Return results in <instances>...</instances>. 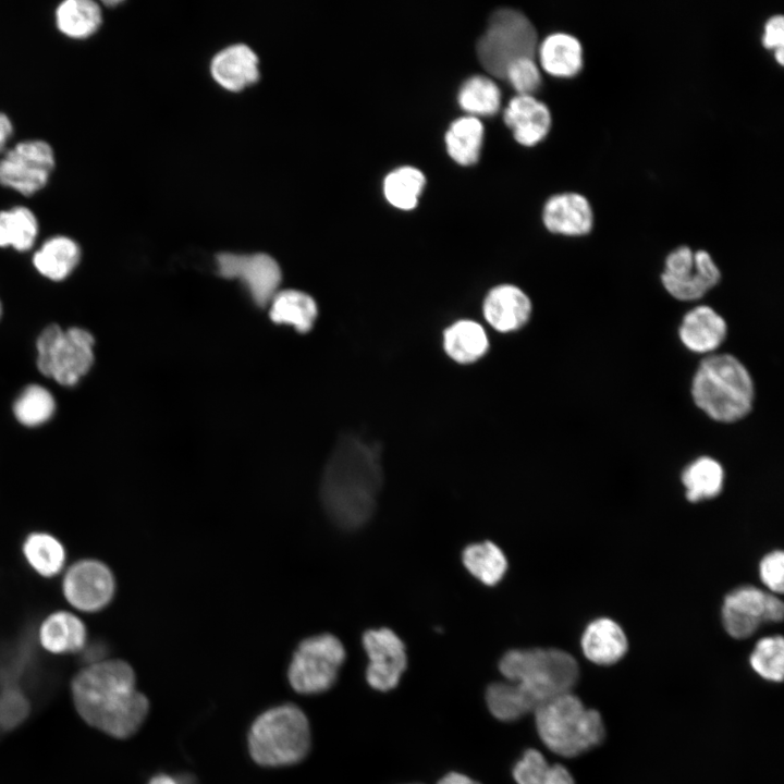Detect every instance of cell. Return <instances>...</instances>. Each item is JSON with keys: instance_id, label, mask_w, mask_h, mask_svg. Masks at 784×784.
Wrapping results in <instances>:
<instances>
[{"instance_id": "cell-36", "label": "cell", "mask_w": 784, "mask_h": 784, "mask_svg": "<svg viewBox=\"0 0 784 784\" xmlns=\"http://www.w3.org/2000/svg\"><path fill=\"white\" fill-rule=\"evenodd\" d=\"M54 409L56 402L52 394L38 384L26 387L13 405L15 418L27 427L45 424L52 417Z\"/></svg>"}, {"instance_id": "cell-37", "label": "cell", "mask_w": 784, "mask_h": 784, "mask_svg": "<svg viewBox=\"0 0 784 784\" xmlns=\"http://www.w3.org/2000/svg\"><path fill=\"white\" fill-rule=\"evenodd\" d=\"M749 662L762 678L781 682L784 673V641L782 636L761 638L755 646Z\"/></svg>"}, {"instance_id": "cell-2", "label": "cell", "mask_w": 784, "mask_h": 784, "mask_svg": "<svg viewBox=\"0 0 784 784\" xmlns=\"http://www.w3.org/2000/svg\"><path fill=\"white\" fill-rule=\"evenodd\" d=\"M382 479L379 445L353 434L342 436L321 478L324 512L342 529L364 526L375 512Z\"/></svg>"}, {"instance_id": "cell-10", "label": "cell", "mask_w": 784, "mask_h": 784, "mask_svg": "<svg viewBox=\"0 0 784 784\" xmlns=\"http://www.w3.org/2000/svg\"><path fill=\"white\" fill-rule=\"evenodd\" d=\"M722 274L714 259L705 249L693 250L681 245L671 250L664 260L661 282L675 299H700L718 285Z\"/></svg>"}, {"instance_id": "cell-9", "label": "cell", "mask_w": 784, "mask_h": 784, "mask_svg": "<svg viewBox=\"0 0 784 784\" xmlns=\"http://www.w3.org/2000/svg\"><path fill=\"white\" fill-rule=\"evenodd\" d=\"M345 649L332 634L305 638L293 653L289 666V681L301 694H319L334 684L345 660Z\"/></svg>"}, {"instance_id": "cell-17", "label": "cell", "mask_w": 784, "mask_h": 784, "mask_svg": "<svg viewBox=\"0 0 784 784\" xmlns=\"http://www.w3.org/2000/svg\"><path fill=\"white\" fill-rule=\"evenodd\" d=\"M482 314L494 330L514 332L529 321L532 304L520 287L503 283L488 291L482 303Z\"/></svg>"}, {"instance_id": "cell-42", "label": "cell", "mask_w": 784, "mask_h": 784, "mask_svg": "<svg viewBox=\"0 0 784 784\" xmlns=\"http://www.w3.org/2000/svg\"><path fill=\"white\" fill-rule=\"evenodd\" d=\"M13 133V125L9 117L0 112V152L5 148L7 143Z\"/></svg>"}, {"instance_id": "cell-22", "label": "cell", "mask_w": 784, "mask_h": 784, "mask_svg": "<svg viewBox=\"0 0 784 784\" xmlns=\"http://www.w3.org/2000/svg\"><path fill=\"white\" fill-rule=\"evenodd\" d=\"M541 68L555 77H573L584 66V47L573 34L555 32L546 36L537 47Z\"/></svg>"}, {"instance_id": "cell-21", "label": "cell", "mask_w": 784, "mask_h": 784, "mask_svg": "<svg viewBox=\"0 0 784 784\" xmlns=\"http://www.w3.org/2000/svg\"><path fill=\"white\" fill-rule=\"evenodd\" d=\"M580 646L590 662L611 665L625 656L628 641L624 630L615 621L609 617H599L585 628Z\"/></svg>"}, {"instance_id": "cell-11", "label": "cell", "mask_w": 784, "mask_h": 784, "mask_svg": "<svg viewBox=\"0 0 784 784\" xmlns=\"http://www.w3.org/2000/svg\"><path fill=\"white\" fill-rule=\"evenodd\" d=\"M215 266L221 278L237 280L258 307H267L280 291L282 270L269 254L219 253L216 255Z\"/></svg>"}, {"instance_id": "cell-15", "label": "cell", "mask_w": 784, "mask_h": 784, "mask_svg": "<svg viewBox=\"0 0 784 784\" xmlns=\"http://www.w3.org/2000/svg\"><path fill=\"white\" fill-rule=\"evenodd\" d=\"M363 646L369 658L368 684L380 691L393 689L407 665L401 638L389 628L369 629L363 636Z\"/></svg>"}, {"instance_id": "cell-7", "label": "cell", "mask_w": 784, "mask_h": 784, "mask_svg": "<svg viewBox=\"0 0 784 784\" xmlns=\"http://www.w3.org/2000/svg\"><path fill=\"white\" fill-rule=\"evenodd\" d=\"M537 47V32L528 17L513 9H500L490 16L476 50L482 68L491 75L504 78L512 62L534 58Z\"/></svg>"}, {"instance_id": "cell-5", "label": "cell", "mask_w": 784, "mask_h": 784, "mask_svg": "<svg viewBox=\"0 0 784 784\" xmlns=\"http://www.w3.org/2000/svg\"><path fill=\"white\" fill-rule=\"evenodd\" d=\"M534 713L542 743L563 757H576L592 749L605 735L601 714L587 708L572 691L551 698Z\"/></svg>"}, {"instance_id": "cell-6", "label": "cell", "mask_w": 784, "mask_h": 784, "mask_svg": "<svg viewBox=\"0 0 784 784\" xmlns=\"http://www.w3.org/2000/svg\"><path fill=\"white\" fill-rule=\"evenodd\" d=\"M309 746L308 720L294 705L265 711L255 720L248 734L250 756L265 767L294 764L307 755Z\"/></svg>"}, {"instance_id": "cell-43", "label": "cell", "mask_w": 784, "mask_h": 784, "mask_svg": "<svg viewBox=\"0 0 784 784\" xmlns=\"http://www.w3.org/2000/svg\"><path fill=\"white\" fill-rule=\"evenodd\" d=\"M149 784H195L192 777L186 775L171 776L168 774H159L152 777Z\"/></svg>"}, {"instance_id": "cell-33", "label": "cell", "mask_w": 784, "mask_h": 784, "mask_svg": "<svg viewBox=\"0 0 784 784\" xmlns=\"http://www.w3.org/2000/svg\"><path fill=\"white\" fill-rule=\"evenodd\" d=\"M426 184L424 173L414 167H401L390 172L383 181L385 199L395 208L411 210L417 206Z\"/></svg>"}, {"instance_id": "cell-13", "label": "cell", "mask_w": 784, "mask_h": 784, "mask_svg": "<svg viewBox=\"0 0 784 784\" xmlns=\"http://www.w3.org/2000/svg\"><path fill=\"white\" fill-rule=\"evenodd\" d=\"M784 605L772 592L754 586H742L728 592L722 605V623L736 639L750 637L762 623L781 622Z\"/></svg>"}, {"instance_id": "cell-40", "label": "cell", "mask_w": 784, "mask_h": 784, "mask_svg": "<svg viewBox=\"0 0 784 784\" xmlns=\"http://www.w3.org/2000/svg\"><path fill=\"white\" fill-rule=\"evenodd\" d=\"M27 713L26 699L16 691L0 697V724L10 727L20 723Z\"/></svg>"}, {"instance_id": "cell-44", "label": "cell", "mask_w": 784, "mask_h": 784, "mask_svg": "<svg viewBox=\"0 0 784 784\" xmlns=\"http://www.w3.org/2000/svg\"><path fill=\"white\" fill-rule=\"evenodd\" d=\"M438 784H480V783L471 780L470 777H468L464 774L452 772V773H449L445 776H443L439 781Z\"/></svg>"}, {"instance_id": "cell-18", "label": "cell", "mask_w": 784, "mask_h": 784, "mask_svg": "<svg viewBox=\"0 0 784 784\" xmlns=\"http://www.w3.org/2000/svg\"><path fill=\"white\" fill-rule=\"evenodd\" d=\"M727 335L725 319L711 306L698 305L682 318L678 338L682 344L696 354H711Z\"/></svg>"}, {"instance_id": "cell-45", "label": "cell", "mask_w": 784, "mask_h": 784, "mask_svg": "<svg viewBox=\"0 0 784 784\" xmlns=\"http://www.w3.org/2000/svg\"><path fill=\"white\" fill-rule=\"evenodd\" d=\"M1 314H2V305H1V302H0V317H1Z\"/></svg>"}, {"instance_id": "cell-4", "label": "cell", "mask_w": 784, "mask_h": 784, "mask_svg": "<svg viewBox=\"0 0 784 784\" xmlns=\"http://www.w3.org/2000/svg\"><path fill=\"white\" fill-rule=\"evenodd\" d=\"M690 393L696 406L709 418L731 424L743 419L752 409L755 383L736 356L710 354L699 363Z\"/></svg>"}, {"instance_id": "cell-35", "label": "cell", "mask_w": 784, "mask_h": 784, "mask_svg": "<svg viewBox=\"0 0 784 784\" xmlns=\"http://www.w3.org/2000/svg\"><path fill=\"white\" fill-rule=\"evenodd\" d=\"M457 99L460 107L469 114L492 115L500 108L501 93L491 78L475 75L464 82Z\"/></svg>"}, {"instance_id": "cell-30", "label": "cell", "mask_w": 784, "mask_h": 784, "mask_svg": "<svg viewBox=\"0 0 784 784\" xmlns=\"http://www.w3.org/2000/svg\"><path fill=\"white\" fill-rule=\"evenodd\" d=\"M22 550L28 565L44 577L56 576L64 567V547L48 532H32L24 540Z\"/></svg>"}, {"instance_id": "cell-26", "label": "cell", "mask_w": 784, "mask_h": 784, "mask_svg": "<svg viewBox=\"0 0 784 784\" xmlns=\"http://www.w3.org/2000/svg\"><path fill=\"white\" fill-rule=\"evenodd\" d=\"M79 246L68 236L58 235L47 240L33 256V264L44 277L61 281L77 266Z\"/></svg>"}, {"instance_id": "cell-16", "label": "cell", "mask_w": 784, "mask_h": 784, "mask_svg": "<svg viewBox=\"0 0 784 784\" xmlns=\"http://www.w3.org/2000/svg\"><path fill=\"white\" fill-rule=\"evenodd\" d=\"M542 222L548 231L565 236H583L591 232L595 213L589 199L578 192L550 196L543 205Z\"/></svg>"}, {"instance_id": "cell-3", "label": "cell", "mask_w": 784, "mask_h": 784, "mask_svg": "<svg viewBox=\"0 0 784 784\" xmlns=\"http://www.w3.org/2000/svg\"><path fill=\"white\" fill-rule=\"evenodd\" d=\"M135 684V673L128 663L93 662L72 682L75 708L89 725L113 737H128L139 728L149 709L146 696Z\"/></svg>"}, {"instance_id": "cell-24", "label": "cell", "mask_w": 784, "mask_h": 784, "mask_svg": "<svg viewBox=\"0 0 784 784\" xmlns=\"http://www.w3.org/2000/svg\"><path fill=\"white\" fill-rule=\"evenodd\" d=\"M443 350L457 364H473L489 351V338L477 321L461 319L444 329Z\"/></svg>"}, {"instance_id": "cell-19", "label": "cell", "mask_w": 784, "mask_h": 784, "mask_svg": "<svg viewBox=\"0 0 784 784\" xmlns=\"http://www.w3.org/2000/svg\"><path fill=\"white\" fill-rule=\"evenodd\" d=\"M504 122L520 145L534 146L541 142L551 127L548 106L531 95L512 98L504 111Z\"/></svg>"}, {"instance_id": "cell-39", "label": "cell", "mask_w": 784, "mask_h": 784, "mask_svg": "<svg viewBox=\"0 0 784 784\" xmlns=\"http://www.w3.org/2000/svg\"><path fill=\"white\" fill-rule=\"evenodd\" d=\"M762 583L772 593H782L784 590V554L774 550L764 555L759 565Z\"/></svg>"}, {"instance_id": "cell-1", "label": "cell", "mask_w": 784, "mask_h": 784, "mask_svg": "<svg viewBox=\"0 0 784 784\" xmlns=\"http://www.w3.org/2000/svg\"><path fill=\"white\" fill-rule=\"evenodd\" d=\"M507 683L487 688L490 712L501 721H514L534 712L551 698L572 691L579 677L576 660L556 648L513 649L499 663Z\"/></svg>"}, {"instance_id": "cell-41", "label": "cell", "mask_w": 784, "mask_h": 784, "mask_svg": "<svg viewBox=\"0 0 784 784\" xmlns=\"http://www.w3.org/2000/svg\"><path fill=\"white\" fill-rule=\"evenodd\" d=\"M763 47L777 50L784 45V16L782 14L771 15L763 25L761 36Z\"/></svg>"}, {"instance_id": "cell-20", "label": "cell", "mask_w": 784, "mask_h": 784, "mask_svg": "<svg viewBox=\"0 0 784 784\" xmlns=\"http://www.w3.org/2000/svg\"><path fill=\"white\" fill-rule=\"evenodd\" d=\"M210 73L220 86L237 91L259 78V59L249 46L232 44L213 56Z\"/></svg>"}, {"instance_id": "cell-8", "label": "cell", "mask_w": 784, "mask_h": 784, "mask_svg": "<svg viewBox=\"0 0 784 784\" xmlns=\"http://www.w3.org/2000/svg\"><path fill=\"white\" fill-rule=\"evenodd\" d=\"M94 344V336L85 329L63 330L49 324L37 339V368L62 385H75L93 366Z\"/></svg>"}, {"instance_id": "cell-14", "label": "cell", "mask_w": 784, "mask_h": 784, "mask_svg": "<svg viewBox=\"0 0 784 784\" xmlns=\"http://www.w3.org/2000/svg\"><path fill=\"white\" fill-rule=\"evenodd\" d=\"M62 591L76 610L97 612L113 599L115 580L111 569L102 562L84 559L73 563L64 573Z\"/></svg>"}, {"instance_id": "cell-12", "label": "cell", "mask_w": 784, "mask_h": 784, "mask_svg": "<svg viewBox=\"0 0 784 784\" xmlns=\"http://www.w3.org/2000/svg\"><path fill=\"white\" fill-rule=\"evenodd\" d=\"M54 164V152L47 142H21L0 159V184L25 196L34 195L46 186Z\"/></svg>"}, {"instance_id": "cell-31", "label": "cell", "mask_w": 784, "mask_h": 784, "mask_svg": "<svg viewBox=\"0 0 784 784\" xmlns=\"http://www.w3.org/2000/svg\"><path fill=\"white\" fill-rule=\"evenodd\" d=\"M463 563L473 576L488 586L498 584L507 568L504 553L491 541L468 546L463 551Z\"/></svg>"}, {"instance_id": "cell-25", "label": "cell", "mask_w": 784, "mask_h": 784, "mask_svg": "<svg viewBox=\"0 0 784 784\" xmlns=\"http://www.w3.org/2000/svg\"><path fill=\"white\" fill-rule=\"evenodd\" d=\"M85 624L74 613L57 611L48 615L39 627L40 645L51 653L79 651L86 644Z\"/></svg>"}, {"instance_id": "cell-29", "label": "cell", "mask_w": 784, "mask_h": 784, "mask_svg": "<svg viewBox=\"0 0 784 784\" xmlns=\"http://www.w3.org/2000/svg\"><path fill=\"white\" fill-rule=\"evenodd\" d=\"M483 138V126L476 117H463L450 125L445 145L450 157L462 166L478 161Z\"/></svg>"}, {"instance_id": "cell-38", "label": "cell", "mask_w": 784, "mask_h": 784, "mask_svg": "<svg viewBox=\"0 0 784 784\" xmlns=\"http://www.w3.org/2000/svg\"><path fill=\"white\" fill-rule=\"evenodd\" d=\"M518 95H531L541 84L540 69L534 58L525 57L512 62L504 74Z\"/></svg>"}, {"instance_id": "cell-28", "label": "cell", "mask_w": 784, "mask_h": 784, "mask_svg": "<svg viewBox=\"0 0 784 784\" xmlns=\"http://www.w3.org/2000/svg\"><path fill=\"white\" fill-rule=\"evenodd\" d=\"M682 482L688 501L699 502L711 499L722 491L724 469L716 460L700 456L683 470Z\"/></svg>"}, {"instance_id": "cell-34", "label": "cell", "mask_w": 784, "mask_h": 784, "mask_svg": "<svg viewBox=\"0 0 784 784\" xmlns=\"http://www.w3.org/2000/svg\"><path fill=\"white\" fill-rule=\"evenodd\" d=\"M517 784H575L569 771L561 764H549L541 752L528 749L513 769Z\"/></svg>"}, {"instance_id": "cell-32", "label": "cell", "mask_w": 784, "mask_h": 784, "mask_svg": "<svg viewBox=\"0 0 784 784\" xmlns=\"http://www.w3.org/2000/svg\"><path fill=\"white\" fill-rule=\"evenodd\" d=\"M38 222L26 207L17 206L0 211V247L28 250L35 243Z\"/></svg>"}, {"instance_id": "cell-27", "label": "cell", "mask_w": 784, "mask_h": 784, "mask_svg": "<svg viewBox=\"0 0 784 784\" xmlns=\"http://www.w3.org/2000/svg\"><path fill=\"white\" fill-rule=\"evenodd\" d=\"M56 25L65 36L85 39L94 35L101 25L102 13L98 3L91 0H66L54 12Z\"/></svg>"}, {"instance_id": "cell-23", "label": "cell", "mask_w": 784, "mask_h": 784, "mask_svg": "<svg viewBox=\"0 0 784 784\" xmlns=\"http://www.w3.org/2000/svg\"><path fill=\"white\" fill-rule=\"evenodd\" d=\"M272 322L289 326L295 331H310L318 317V306L308 293L295 290H280L268 304Z\"/></svg>"}]
</instances>
